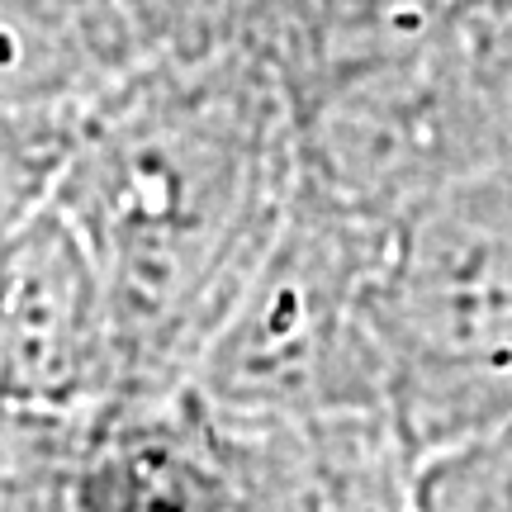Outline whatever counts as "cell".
<instances>
[{
  "instance_id": "4",
  "label": "cell",
  "mask_w": 512,
  "mask_h": 512,
  "mask_svg": "<svg viewBox=\"0 0 512 512\" xmlns=\"http://www.w3.org/2000/svg\"><path fill=\"white\" fill-rule=\"evenodd\" d=\"M114 399L110 290L86 233L48 195L0 238V408L91 418Z\"/></svg>"
},
{
  "instance_id": "8",
  "label": "cell",
  "mask_w": 512,
  "mask_h": 512,
  "mask_svg": "<svg viewBox=\"0 0 512 512\" xmlns=\"http://www.w3.org/2000/svg\"><path fill=\"white\" fill-rule=\"evenodd\" d=\"M456 24L494 166L512 162V15H456Z\"/></svg>"
},
{
  "instance_id": "7",
  "label": "cell",
  "mask_w": 512,
  "mask_h": 512,
  "mask_svg": "<svg viewBox=\"0 0 512 512\" xmlns=\"http://www.w3.org/2000/svg\"><path fill=\"white\" fill-rule=\"evenodd\" d=\"M418 512H512V413L418 460Z\"/></svg>"
},
{
  "instance_id": "1",
  "label": "cell",
  "mask_w": 512,
  "mask_h": 512,
  "mask_svg": "<svg viewBox=\"0 0 512 512\" xmlns=\"http://www.w3.org/2000/svg\"><path fill=\"white\" fill-rule=\"evenodd\" d=\"M294 185L290 91L247 48L147 57L76 105L53 195L110 290L114 403L190 384Z\"/></svg>"
},
{
  "instance_id": "3",
  "label": "cell",
  "mask_w": 512,
  "mask_h": 512,
  "mask_svg": "<svg viewBox=\"0 0 512 512\" xmlns=\"http://www.w3.org/2000/svg\"><path fill=\"white\" fill-rule=\"evenodd\" d=\"M290 110L299 181L384 228L494 166L456 15L290 86Z\"/></svg>"
},
{
  "instance_id": "6",
  "label": "cell",
  "mask_w": 512,
  "mask_h": 512,
  "mask_svg": "<svg viewBox=\"0 0 512 512\" xmlns=\"http://www.w3.org/2000/svg\"><path fill=\"white\" fill-rule=\"evenodd\" d=\"M72 512H223L214 418L185 389L91 413L76 451Z\"/></svg>"
},
{
  "instance_id": "10",
  "label": "cell",
  "mask_w": 512,
  "mask_h": 512,
  "mask_svg": "<svg viewBox=\"0 0 512 512\" xmlns=\"http://www.w3.org/2000/svg\"><path fill=\"white\" fill-rule=\"evenodd\" d=\"M0 238H5V233H0Z\"/></svg>"
},
{
  "instance_id": "2",
  "label": "cell",
  "mask_w": 512,
  "mask_h": 512,
  "mask_svg": "<svg viewBox=\"0 0 512 512\" xmlns=\"http://www.w3.org/2000/svg\"><path fill=\"white\" fill-rule=\"evenodd\" d=\"M394 233L299 181L185 394L242 422L389 408L380 294Z\"/></svg>"
},
{
  "instance_id": "5",
  "label": "cell",
  "mask_w": 512,
  "mask_h": 512,
  "mask_svg": "<svg viewBox=\"0 0 512 512\" xmlns=\"http://www.w3.org/2000/svg\"><path fill=\"white\" fill-rule=\"evenodd\" d=\"M209 418L223 512H418V456L389 408L261 422Z\"/></svg>"
},
{
  "instance_id": "9",
  "label": "cell",
  "mask_w": 512,
  "mask_h": 512,
  "mask_svg": "<svg viewBox=\"0 0 512 512\" xmlns=\"http://www.w3.org/2000/svg\"><path fill=\"white\" fill-rule=\"evenodd\" d=\"M456 15H512V0H446Z\"/></svg>"
}]
</instances>
